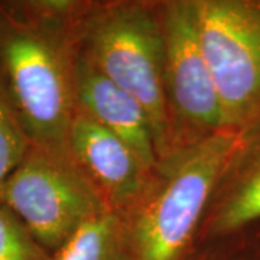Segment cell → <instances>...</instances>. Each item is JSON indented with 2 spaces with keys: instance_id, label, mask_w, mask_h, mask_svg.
<instances>
[{
  "instance_id": "cell-11",
  "label": "cell",
  "mask_w": 260,
  "mask_h": 260,
  "mask_svg": "<svg viewBox=\"0 0 260 260\" xmlns=\"http://www.w3.org/2000/svg\"><path fill=\"white\" fill-rule=\"evenodd\" d=\"M30 145V139L0 71V194L6 179L20 164Z\"/></svg>"
},
{
  "instance_id": "cell-10",
  "label": "cell",
  "mask_w": 260,
  "mask_h": 260,
  "mask_svg": "<svg viewBox=\"0 0 260 260\" xmlns=\"http://www.w3.org/2000/svg\"><path fill=\"white\" fill-rule=\"evenodd\" d=\"M52 260H130L120 215L106 211L90 220L52 253Z\"/></svg>"
},
{
  "instance_id": "cell-9",
  "label": "cell",
  "mask_w": 260,
  "mask_h": 260,
  "mask_svg": "<svg viewBox=\"0 0 260 260\" xmlns=\"http://www.w3.org/2000/svg\"><path fill=\"white\" fill-rule=\"evenodd\" d=\"M74 93L75 110L124 140L149 168L158 164L155 135L145 109L102 74L80 48L74 67Z\"/></svg>"
},
{
  "instance_id": "cell-4",
  "label": "cell",
  "mask_w": 260,
  "mask_h": 260,
  "mask_svg": "<svg viewBox=\"0 0 260 260\" xmlns=\"http://www.w3.org/2000/svg\"><path fill=\"white\" fill-rule=\"evenodd\" d=\"M0 201L51 254L84 224L109 211L70 152L35 145L6 179Z\"/></svg>"
},
{
  "instance_id": "cell-8",
  "label": "cell",
  "mask_w": 260,
  "mask_h": 260,
  "mask_svg": "<svg viewBox=\"0 0 260 260\" xmlns=\"http://www.w3.org/2000/svg\"><path fill=\"white\" fill-rule=\"evenodd\" d=\"M260 227V127L240 142L214 189L198 247L246 236Z\"/></svg>"
},
{
  "instance_id": "cell-14",
  "label": "cell",
  "mask_w": 260,
  "mask_h": 260,
  "mask_svg": "<svg viewBox=\"0 0 260 260\" xmlns=\"http://www.w3.org/2000/svg\"><path fill=\"white\" fill-rule=\"evenodd\" d=\"M247 236H249V240H250L251 246H253V249L256 251L257 257L260 259V227L254 229V230L249 233Z\"/></svg>"
},
{
  "instance_id": "cell-12",
  "label": "cell",
  "mask_w": 260,
  "mask_h": 260,
  "mask_svg": "<svg viewBox=\"0 0 260 260\" xmlns=\"http://www.w3.org/2000/svg\"><path fill=\"white\" fill-rule=\"evenodd\" d=\"M0 260H52V254L3 201H0Z\"/></svg>"
},
{
  "instance_id": "cell-7",
  "label": "cell",
  "mask_w": 260,
  "mask_h": 260,
  "mask_svg": "<svg viewBox=\"0 0 260 260\" xmlns=\"http://www.w3.org/2000/svg\"><path fill=\"white\" fill-rule=\"evenodd\" d=\"M67 145L75 165L112 213L121 214L129 208L153 169L124 140L78 110Z\"/></svg>"
},
{
  "instance_id": "cell-2",
  "label": "cell",
  "mask_w": 260,
  "mask_h": 260,
  "mask_svg": "<svg viewBox=\"0 0 260 260\" xmlns=\"http://www.w3.org/2000/svg\"><path fill=\"white\" fill-rule=\"evenodd\" d=\"M240 135L223 130L158 160L142 192L124 213L130 260H189L218 179Z\"/></svg>"
},
{
  "instance_id": "cell-1",
  "label": "cell",
  "mask_w": 260,
  "mask_h": 260,
  "mask_svg": "<svg viewBox=\"0 0 260 260\" xmlns=\"http://www.w3.org/2000/svg\"><path fill=\"white\" fill-rule=\"evenodd\" d=\"M84 20L56 0L0 2V71L30 143L39 148L68 152Z\"/></svg>"
},
{
  "instance_id": "cell-3",
  "label": "cell",
  "mask_w": 260,
  "mask_h": 260,
  "mask_svg": "<svg viewBox=\"0 0 260 260\" xmlns=\"http://www.w3.org/2000/svg\"><path fill=\"white\" fill-rule=\"evenodd\" d=\"M78 48L145 109L158 160L167 156L165 38L159 0H95L84 20Z\"/></svg>"
},
{
  "instance_id": "cell-13",
  "label": "cell",
  "mask_w": 260,
  "mask_h": 260,
  "mask_svg": "<svg viewBox=\"0 0 260 260\" xmlns=\"http://www.w3.org/2000/svg\"><path fill=\"white\" fill-rule=\"evenodd\" d=\"M189 260H260L249 236L198 247Z\"/></svg>"
},
{
  "instance_id": "cell-6",
  "label": "cell",
  "mask_w": 260,
  "mask_h": 260,
  "mask_svg": "<svg viewBox=\"0 0 260 260\" xmlns=\"http://www.w3.org/2000/svg\"><path fill=\"white\" fill-rule=\"evenodd\" d=\"M225 129L260 127V0H195Z\"/></svg>"
},
{
  "instance_id": "cell-5",
  "label": "cell",
  "mask_w": 260,
  "mask_h": 260,
  "mask_svg": "<svg viewBox=\"0 0 260 260\" xmlns=\"http://www.w3.org/2000/svg\"><path fill=\"white\" fill-rule=\"evenodd\" d=\"M165 38L168 153L195 146L225 129L207 62L195 0H159Z\"/></svg>"
}]
</instances>
